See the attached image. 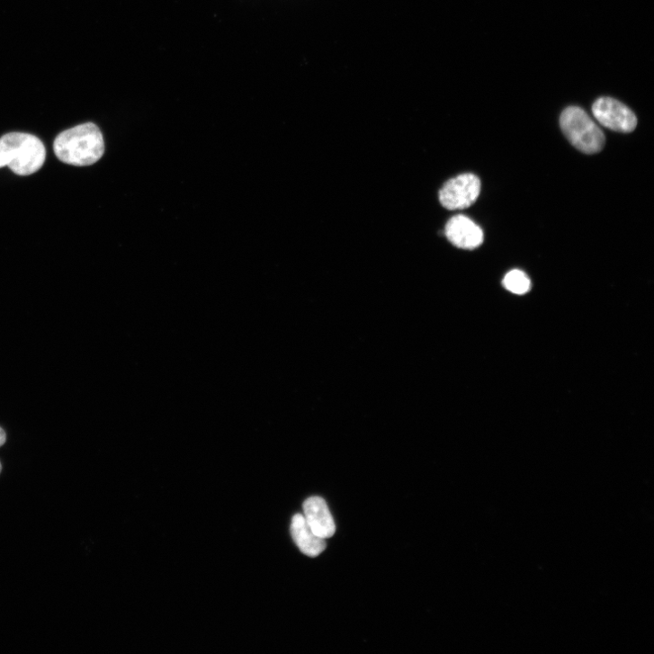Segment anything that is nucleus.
<instances>
[{"mask_svg": "<svg viewBox=\"0 0 654 654\" xmlns=\"http://www.w3.org/2000/svg\"><path fill=\"white\" fill-rule=\"evenodd\" d=\"M54 152L63 163L86 166L104 155L105 143L100 128L93 123L78 125L60 133L54 141Z\"/></svg>", "mask_w": 654, "mask_h": 654, "instance_id": "obj_1", "label": "nucleus"}, {"mask_svg": "<svg viewBox=\"0 0 654 654\" xmlns=\"http://www.w3.org/2000/svg\"><path fill=\"white\" fill-rule=\"evenodd\" d=\"M45 159V146L33 135L13 132L0 139V168L9 166L19 175H30L43 166Z\"/></svg>", "mask_w": 654, "mask_h": 654, "instance_id": "obj_2", "label": "nucleus"}, {"mask_svg": "<svg viewBox=\"0 0 654 654\" xmlns=\"http://www.w3.org/2000/svg\"><path fill=\"white\" fill-rule=\"evenodd\" d=\"M560 126L570 143L583 153H599L605 147V134L581 108L566 109L560 115Z\"/></svg>", "mask_w": 654, "mask_h": 654, "instance_id": "obj_3", "label": "nucleus"}, {"mask_svg": "<svg viewBox=\"0 0 654 654\" xmlns=\"http://www.w3.org/2000/svg\"><path fill=\"white\" fill-rule=\"evenodd\" d=\"M481 181L474 174H461L448 180L439 192V202L448 211H462L476 203Z\"/></svg>", "mask_w": 654, "mask_h": 654, "instance_id": "obj_4", "label": "nucleus"}, {"mask_svg": "<svg viewBox=\"0 0 654 654\" xmlns=\"http://www.w3.org/2000/svg\"><path fill=\"white\" fill-rule=\"evenodd\" d=\"M593 114L601 125L616 132L630 133L637 126L635 114L612 98L598 99L593 105Z\"/></svg>", "mask_w": 654, "mask_h": 654, "instance_id": "obj_5", "label": "nucleus"}, {"mask_svg": "<svg viewBox=\"0 0 654 654\" xmlns=\"http://www.w3.org/2000/svg\"><path fill=\"white\" fill-rule=\"evenodd\" d=\"M444 235L451 244L461 249L473 250L484 242L482 228L463 215L454 216L448 220Z\"/></svg>", "mask_w": 654, "mask_h": 654, "instance_id": "obj_6", "label": "nucleus"}, {"mask_svg": "<svg viewBox=\"0 0 654 654\" xmlns=\"http://www.w3.org/2000/svg\"><path fill=\"white\" fill-rule=\"evenodd\" d=\"M304 517L312 531L323 539L336 533V524L326 501L318 497H310L303 505Z\"/></svg>", "mask_w": 654, "mask_h": 654, "instance_id": "obj_7", "label": "nucleus"}, {"mask_svg": "<svg viewBox=\"0 0 654 654\" xmlns=\"http://www.w3.org/2000/svg\"><path fill=\"white\" fill-rule=\"evenodd\" d=\"M291 534L300 550L309 557L318 556L327 547L325 539L312 531L303 515L299 514L293 517Z\"/></svg>", "mask_w": 654, "mask_h": 654, "instance_id": "obj_8", "label": "nucleus"}, {"mask_svg": "<svg viewBox=\"0 0 654 654\" xmlns=\"http://www.w3.org/2000/svg\"><path fill=\"white\" fill-rule=\"evenodd\" d=\"M503 284L508 291L516 295L526 294L531 290V282L528 275L519 269H514L507 273Z\"/></svg>", "mask_w": 654, "mask_h": 654, "instance_id": "obj_9", "label": "nucleus"}, {"mask_svg": "<svg viewBox=\"0 0 654 654\" xmlns=\"http://www.w3.org/2000/svg\"><path fill=\"white\" fill-rule=\"evenodd\" d=\"M6 442V433L0 427V446H3Z\"/></svg>", "mask_w": 654, "mask_h": 654, "instance_id": "obj_10", "label": "nucleus"}, {"mask_svg": "<svg viewBox=\"0 0 654 654\" xmlns=\"http://www.w3.org/2000/svg\"><path fill=\"white\" fill-rule=\"evenodd\" d=\"M2 470H3V466H2V463H0V473H2Z\"/></svg>", "mask_w": 654, "mask_h": 654, "instance_id": "obj_11", "label": "nucleus"}]
</instances>
